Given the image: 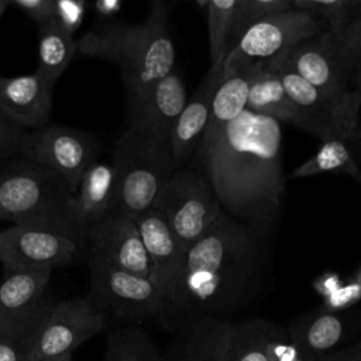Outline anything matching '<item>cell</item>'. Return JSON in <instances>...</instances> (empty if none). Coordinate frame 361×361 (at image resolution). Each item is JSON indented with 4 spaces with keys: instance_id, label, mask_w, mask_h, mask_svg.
Listing matches in <instances>:
<instances>
[{
    "instance_id": "obj_3",
    "label": "cell",
    "mask_w": 361,
    "mask_h": 361,
    "mask_svg": "<svg viewBox=\"0 0 361 361\" xmlns=\"http://www.w3.org/2000/svg\"><path fill=\"white\" fill-rule=\"evenodd\" d=\"M169 13L165 3L154 1L142 23H106L86 31L76 41V52L109 61L118 68L127 96V113L175 71L176 49Z\"/></svg>"
},
{
    "instance_id": "obj_15",
    "label": "cell",
    "mask_w": 361,
    "mask_h": 361,
    "mask_svg": "<svg viewBox=\"0 0 361 361\" xmlns=\"http://www.w3.org/2000/svg\"><path fill=\"white\" fill-rule=\"evenodd\" d=\"M269 61L276 68L285 92L300 117V130L320 138L323 142L340 135L353 134L361 128L358 116L336 106L322 92L275 58Z\"/></svg>"
},
{
    "instance_id": "obj_27",
    "label": "cell",
    "mask_w": 361,
    "mask_h": 361,
    "mask_svg": "<svg viewBox=\"0 0 361 361\" xmlns=\"http://www.w3.org/2000/svg\"><path fill=\"white\" fill-rule=\"evenodd\" d=\"M75 54L76 41L73 35L61 28L54 20L38 27V66L35 71L49 83L55 85Z\"/></svg>"
},
{
    "instance_id": "obj_25",
    "label": "cell",
    "mask_w": 361,
    "mask_h": 361,
    "mask_svg": "<svg viewBox=\"0 0 361 361\" xmlns=\"http://www.w3.org/2000/svg\"><path fill=\"white\" fill-rule=\"evenodd\" d=\"M0 283V322L23 316L47 299L49 269L7 268Z\"/></svg>"
},
{
    "instance_id": "obj_10",
    "label": "cell",
    "mask_w": 361,
    "mask_h": 361,
    "mask_svg": "<svg viewBox=\"0 0 361 361\" xmlns=\"http://www.w3.org/2000/svg\"><path fill=\"white\" fill-rule=\"evenodd\" d=\"M99 151L93 134L48 123L39 130L24 133L18 155L58 172L75 192L85 171L97 161Z\"/></svg>"
},
{
    "instance_id": "obj_14",
    "label": "cell",
    "mask_w": 361,
    "mask_h": 361,
    "mask_svg": "<svg viewBox=\"0 0 361 361\" xmlns=\"http://www.w3.org/2000/svg\"><path fill=\"white\" fill-rule=\"evenodd\" d=\"M90 257L149 279L148 254L135 219L109 212L85 233Z\"/></svg>"
},
{
    "instance_id": "obj_16",
    "label": "cell",
    "mask_w": 361,
    "mask_h": 361,
    "mask_svg": "<svg viewBox=\"0 0 361 361\" xmlns=\"http://www.w3.org/2000/svg\"><path fill=\"white\" fill-rule=\"evenodd\" d=\"M361 326L360 310H312L288 326L293 351L303 361H319L337 351Z\"/></svg>"
},
{
    "instance_id": "obj_29",
    "label": "cell",
    "mask_w": 361,
    "mask_h": 361,
    "mask_svg": "<svg viewBox=\"0 0 361 361\" xmlns=\"http://www.w3.org/2000/svg\"><path fill=\"white\" fill-rule=\"evenodd\" d=\"M52 303L47 298L34 310L0 322V361H28L34 333Z\"/></svg>"
},
{
    "instance_id": "obj_4",
    "label": "cell",
    "mask_w": 361,
    "mask_h": 361,
    "mask_svg": "<svg viewBox=\"0 0 361 361\" xmlns=\"http://www.w3.org/2000/svg\"><path fill=\"white\" fill-rule=\"evenodd\" d=\"M73 193L58 172L20 155L0 171L1 219L62 233L83 245L72 213Z\"/></svg>"
},
{
    "instance_id": "obj_8",
    "label": "cell",
    "mask_w": 361,
    "mask_h": 361,
    "mask_svg": "<svg viewBox=\"0 0 361 361\" xmlns=\"http://www.w3.org/2000/svg\"><path fill=\"white\" fill-rule=\"evenodd\" d=\"M106 330V317L87 298L54 302L34 333L28 361L72 355L76 347Z\"/></svg>"
},
{
    "instance_id": "obj_19",
    "label": "cell",
    "mask_w": 361,
    "mask_h": 361,
    "mask_svg": "<svg viewBox=\"0 0 361 361\" xmlns=\"http://www.w3.org/2000/svg\"><path fill=\"white\" fill-rule=\"evenodd\" d=\"M257 65L258 62H245L223 66V76L212 100L207 127L195 165L217 138L221 137L227 126L247 109L248 93Z\"/></svg>"
},
{
    "instance_id": "obj_17",
    "label": "cell",
    "mask_w": 361,
    "mask_h": 361,
    "mask_svg": "<svg viewBox=\"0 0 361 361\" xmlns=\"http://www.w3.org/2000/svg\"><path fill=\"white\" fill-rule=\"evenodd\" d=\"M52 89L41 73L0 76V111L24 131L45 127L52 110Z\"/></svg>"
},
{
    "instance_id": "obj_28",
    "label": "cell",
    "mask_w": 361,
    "mask_h": 361,
    "mask_svg": "<svg viewBox=\"0 0 361 361\" xmlns=\"http://www.w3.org/2000/svg\"><path fill=\"white\" fill-rule=\"evenodd\" d=\"M103 361H164L152 334L140 324L107 330Z\"/></svg>"
},
{
    "instance_id": "obj_5",
    "label": "cell",
    "mask_w": 361,
    "mask_h": 361,
    "mask_svg": "<svg viewBox=\"0 0 361 361\" xmlns=\"http://www.w3.org/2000/svg\"><path fill=\"white\" fill-rule=\"evenodd\" d=\"M116 186L110 212L137 219L154 209L176 169L169 140L128 124L113 148Z\"/></svg>"
},
{
    "instance_id": "obj_32",
    "label": "cell",
    "mask_w": 361,
    "mask_h": 361,
    "mask_svg": "<svg viewBox=\"0 0 361 361\" xmlns=\"http://www.w3.org/2000/svg\"><path fill=\"white\" fill-rule=\"evenodd\" d=\"M292 7L316 17L331 34L351 23L348 0H292Z\"/></svg>"
},
{
    "instance_id": "obj_39",
    "label": "cell",
    "mask_w": 361,
    "mask_h": 361,
    "mask_svg": "<svg viewBox=\"0 0 361 361\" xmlns=\"http://www.w3.org/2000/svg\"><path fill=\"white\" fill-rule=\"evenodd\" d=\"M8 7H10V0H0V18Z\"/></svg>"
},
{
    "instance_id": "obj_33",
    "label": "cell",
    "mask_w": 361,
    "mask_h": 361,
    "mask_svg": "<svg viewBox=\"0 0 361 361\" xmlns=\"http://www.w3.org/2000/svg\"><path fill=\"white\" fill-rule=\"evenodd\" d=\"M331 37L337 61L343 72L353 80L361 71V18L351 21L340 32L331 34Z\"/></svg>"
},
{
    "instance_id": "obj_43",
    "label": "cell",
    "mask_w": 361,
    "mask_h": 361,
    "mask_svg": "<svg viewBox=\"0 0 361 361\" xmlns=\"http://www.w3.org/2000/svg\"><path fill=\"white\" fill-rule=\"evenodd\" d=\"M0 219H1V214H0Z\"/></svg>"
},
{
    "instance_id": "obj_31",
    "label": "cell",
    "mask_w": 361,
    "mask_h": 361,
    "mask_svg": "<svg viewBox=\"0 0 361 361\" xmlns=\"http://www.w3.org/2000/svg\"><path fill=\"white\" fill-rule=\"evenodd\" d=\"M289 8H292V0H237L230 52L252 24Z\"/></svg>"
},
{
    "instance_id": "obj_9",
    "label": "cell",
    "mask_w": 361,
    "mask_h": 361,
    "mask_svg": "<svg viewBox=\"0 0 361 361\" xmlns=\"http://www.w3.org/2000/svg\"><path fill=\"white\" fill-rule=\"evenodd\" d=\"M275 59L322 92L336 106L358 116L361 96L343 72L334 52L333 37L327 30L295 44Z\"/></svg>"
},
{
    "instance_id": "obj_30",
    "label": "cell",
    "mask_w": 361,
    "mask_h": 361,
    "mask_svg": "<svg viewBox=\"0 0 361 361\" xmlns=\"http://www.w3.org/2000/svg\"><path fill=\"white\" fill-rule=\"evenodd\" d=\"M197 4L204 7L210 68H223L230 52L237 0H209L197 1Z\"/></svg>"
},
{
    "instance_id": "obj_7",
    "label": "cell",
    "mask_w": 361,
    "mask_h": 361,
    "mask_svg": "<svg viewBox=\"0 0 361 361\" xmlns=\"http://www.w3.org/2000/svg\"><path fill=\"white\" fill-rule=\"evenodd\" d=\"M154 209L165 217L185 254L223 210L209 178L193 166L173 171Z\"/></svg>"
},
{
    "instance_id": "obj_26",
    "label": "cell",
    "mask_w": 361,
    "mask_h": 361,
    "mask_svg": "<svg viewBox=\"0 0 361 361\" xmlns=\"http://www.w3.org/2000/svg\"><path fill=\"white\" fill-rule=\"evenodd\" d=\"M247 109L300 128V117L285 92L276 68L269 59L259 61L257 65Z\"/></svg>"
},
{
    "instance_id": "obj_41",
    "label": "cell",
    "mask_w": 361,
    "mask_h": 361,
    "mask_svg": "<svg viewBox=\"0 0 361 361\" xmlns=\"http://www.w3.org/2000/svg\"><path fill=\"white\" fill-rule=\"evenodd\" d=\"M354 87L357 89V92L360 93V96H361V79L360 80H357L355 83H354Z\"/></svg>"
},
{
    "instance_id": "obj_21",
    "label": "cell",
    "mask_w": 361,
    "mask_h": 361,
    "mask_svg": "<svg viewBox=\"0 0 361 361\" xmlns=\"http://www.w3.org/2000/svg\"><path fill=\"white\" fill-rule=\"evenodd\" d=\"M233 322L197 317L175 331L168 361H227Z\"/></svg>"
},
{
    "instance_id": "obj_22",
    "label": "cell",
    "mask_w": 361,
    "mask_h": 361,
    "mask_svg": "<svg viewBox=\"0 0 361 361\" xmlns=\"http://www.w3.org/2000/svg\"><path fill=\"white\" fill-rule=\"evenodd\" d=\"M186 87L175 69L161 79L145 99L128 113V124L144 127L159 137L169 140L171 130L186 104Z\"/></svg>"
},
{
    "instance_id": "obj_23",
    "label": "cell",
    "mask_w": 361,
    "mask_h": 361,
    "mask_svg": "<svg viewBox=\"0 0 361 361\" xmlns=\"http://www.w3.org/2000/svg\"><path fill=\"white\" fill-rule=\"evenodd\" d=\"M114 186L116 176L111 162L94 161L82 175L72 199V213L82 240L86 230L110 212Z\"/></svg>"
},
{
    "instance_id": "obj_38",
    "label": "cell",
    "mask_w": 361,
    "mask_h": 361,
    "mask_svg": "<svg viewBox=\"0 0 361 361\" xmlns=\"http://www.w3.org/2000/svg\"><path fill=\"white\" fill-rule=\"evenodd\" d=\"M94 14L102 20H111L123 8V3L118 0H97L92 4Z\"/></svg>"
},
{
    "instance_id": "obj_42",
    "label": "cell",
    "mask_w": 361,
    "mask_h": 361,
    "mask_svg": "<svg viewBox=\"0 0 361 361\" xmlns=\"http://www.w3.org/2000/svg\"><path fill=\"white\" fill-rule=\"evenodd\" d=\"M360 79H361V71H360V72H358V73H357V75H355V76H354V78H353V80H351V83H353V86H354V83H355V82H357V80H360ZM354 89H355V87H354Z\"/></svg>"
},
{
    "instance_id": "obj_13",
    "label": "cell",
    "mask_w": 361,
    "mask_h": 361,
    "mask_svg": "<svg viewBox=\"0 0 361 361\" xmlns=\"http://www.w3.org/2000/svg\"><path fill=\"white\" fill-rule=\"evenodd\" d=\"M82 244L52 230L14 224L0 231V262L7 268L49 269L71 264Z\"/></svg>"
},
{
    "instance_id": "obj_18",
    "label": "cell",
    "mask_w": 361,
    "mask_h": 361,
    "mask_svg": "<svg viewBox=\"0 0 361 361\" xmlns=\"http://www.w3.org/2000/svg\"><path fill=\"white\" fill-rule=\"evenodd\" d=\"M221 76L223 68H209L171 130L169 144L176 169L195 165L207 127L212 100Z\"/></svg>"
},
{
    "instance_id": "obj_37",
    "label": "cell",
    "mask_w": 361,
    "mask_h": 361,
    "mask_svg": "<svg viewBox=\"0 0 361 361\" xmlns=\"http://www.w3.org/2000/svg\"><path fill=\"white\" fill-rule=\"evenodd\" d=\"M319 361H361V338L354 344L341 347L340 350L320 358Z\"/></svg>"
},
{
    "instance_id": "obj_6",
    "label": "cell",
    "mask_w": 361,
    "mask_h": 361,
    "mask_svg": "<svg viewBox=\"0 0 361 361\" xmlns=\"http://www.w3.org/2000/svg\"><path fill=\"white\" fill-rule=\"evenodd\" d=\"M89 268L87 299L106 317L109 329L113 320L118 326L155 322L169 330L171 319L166 302L148 278L92 257Z\"/></svg>"
},
{
    "instance_id": "obj_12",
    "label": "cell",
    "mask_w": 361,
    "mask_h": 361,
    "mask_svg": "<svg viewBox=\"0 0 361 361\" xmlns=\"http://www.w3.org/2000/svg\"><path fill=\"white\" fill-rule=\"evenodd\" d=\"M149 259V281L166 302L172 331L173 314L179 306L185 275V252L165 217L151 209L135 219Z\"/></svg>"
},
{
    "instance_id": "obj_40",
    "label": "cell",
    "mask_w": 361,
    "mask_h": 361,
    "mask_svg": "<svg viewBox=\"0 0 361 361\" xmlns=\"http://www.w3.org/2000/svg\"><path fill=\"white\" fill-rule=\"evenodd\" d=\"M42 361H72V355H63V357H58V358H48V360H42Z\"/></svg>"
},
{
    "instance_id": "obj_1",
    "label": "cell",
    "mask_w": 361,
    "mask_h": 361,
    "mask_svg": "<svg viewBox=\"0 0 361 361\" xmlns=\"http://www.w3.org/2000/svg\"><path fill=\"white\" fill-rule=\"evenodd\" d=\"M274 285L269 237L221 210L185 254L182 298L172 331L197 317L233 322Z\"/></svg>"
},
{
    "instance_id": "obj_2",
    "label": "cell",
    "mask_w": 361,
    "mask_h": 361,
    "mask_svg": "<svg viewBox=\"0 0 361 361\" xmlns=\"http://www.w3.org/2000/svg\"><path fill=\"white\" fill-rule=\"evenodd\" d=\"M193 168L209 178L223 210L271 235L286 183L278 120L245 109Z\"/></svg>"
},
{
    "instance_id": "obj_34",
    "label": "cell",
    "mask_w": 361,
    "mask_h": 361,
    "mask_svg": "<svg viewBox=\"0 0 361 361\" xmlns=\"http://www.w3.org/2000/svg\"><path fill=\"white\" fill-rule=\"evenodd\" d=\"M87 3L83 0H55L54 21L73 35L83 23Z\"/></svg>"
},
{
    "instance_id": "obj_11",
    "label": "cell",
    "mask_w": 361,
    "mask_h": 361,
    "mask_svg": "<svg viewBox=\"0 0 361 361\" xmlns=\"http://www.w3.org/2000/svg\"><path fill=\"white\" fill-rule=\"evenodd\" d=\"M326 30V25L316 17L292 7L252 24L228 54L224 65L278 58L295 44Z\"/></svg>"
},
{
    "instance_id": "obj_36",
    "label": "cell",
    "mask_w": 361,
    "mask_h": 361,
    "mask_svg": "<svg viewBox=\"0 0 361 361\" xmlns=\"http://www.w3.org/2000/svg\"><path fill=\"white\" fill-rule=\"evenodd\" d=\"M10 6L20 10L37 27L54 20L55 0H10Z\"/></svg>"
},
{
    "instance_id": "obj_35",
    "label": "cell",
    "mask_w": 361,
    "mask_h": 361,
    "mask_svg": "<svg viewBox=\"0 0 361 361\" xmlns=\"http://www.w3.org/2000/svg\"><path fill=\"white\" fill-rule=\"evenodd\" d=\"M24 133L0 111V161L18 155Z\"/></svg>"
},
{
    "instance_id": "obj_20",
    "label": "cell",
    "mask_w": 361,
    "mask_h": 361,
    "mask_svg": "<svg viewBox=\"0 0 361 361\" xmlns=\"http://www.w3.org/2000/svg\"><path fill=\"white\" fill-rule=\"evenodd\" d=\"M292 348L288 330L264 317L233 322L227 361H285Z\"/></svg>"
},
{
    "instance_id": "obj_24",
    "label": "cell",
    "mask_w": 361,
    "mask_h": 361,
    "mask_svg": "<svg viewBox=\"0 0 361 361\" xmlns=\"http://www.w3.org/2000/svg\"><path fill=\"white\" fill-rule=\"evenodd\" d=\"M320 173H345L361 186V128L353 134L323 141L309 159L289 173L286 180Z\"/></svg>"
}]
</instances>
